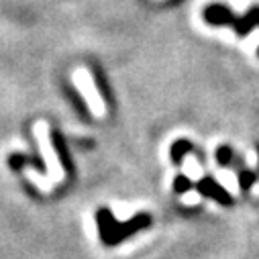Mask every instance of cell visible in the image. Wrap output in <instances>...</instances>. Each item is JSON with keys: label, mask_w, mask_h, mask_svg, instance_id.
<instances>
[{"label": "cell", "mask_w": 259, "mask_h": 259, "mask_svg": "<svg viewBox=\"0 0 259 259\" xmlns=\"http://www.w3.org/2000/svg\"><path fill=\"white\" fill-rule=\"evenodd\" d=\"M35 137H37V141H39V149H41V153H43V161H45V165H47V178L51 180V182H63L66 180V174H63V167H61V163H59V159H57V153H55V149H53V145H51V137H49V124L45 122V120H37L35 122Z\"/></svg>", "instance_id": "6da1fadb"}, {"label": "cell", "mask_w": 259, "mask_h": 259, "mask_svg": "<svg viewBox=\"0 0 259 259\" xmlns=\"http://www.w3.org/2000/svg\"><path fill=\"white\" fill-rule=\"evenodd\" d=\"M72 80H74L76 88L82 92V96H84V100H86L90 112H92L94 116H104V112H106V110H104V100L100 98V94H98V90H96V86H94V82H92L90 72L84 70V68H78V70H74Z\"/></svg>", "instance_id": "7a4b0ae2"}, {"label": "cell", "mask_w": 259, "mask_h": 259, "mask_svg": "<svg viewBox=\"0 0 259 259\" xmlns=\"http://www.w3.org/2000/svg\"><path fill=\"white\" fill-rule=\"evenodd\" d=\"M200 194H206V196H212L214 200L223 202V204H231V196H229V192H225L223 188H219L214 182L210 180H200V186H198Z\"/></svg>", "instance_id": "3957f363"}, {"label": "cell", "mask_w": 259, "mask_h": 259, "mask_svg": "<svg viewBox=\"0 0 259 259\" xmlns=\"http://www.w3.org/2000/svg\"><path fill=\"white\" fill-rule=\"evenodd\" d=\"M206 21H210L212 25H225V23H231L233 17L223 9V7H208L206 13H204Z\"/></svg>", "instance_id": "277c9868"}, {"label": "cell", "mask_w": 259, "mask_h": 259, "mask_svg": "<svg viewBox=\"0 0 259 259\" xmlns=\"http://www.w3.org/2000/svg\"><path fill=\"white\" fill-rule=\"evenodd\" d=\"M25 176H27V178H29L41 192H45V194L51 192V184H53V182H51L47 176H39L35 169H29V167H25Z\"/></svg>", "instance_id": "5b68a950"}, {"label": "cell", "mask_w": 259, "mask_h": 259, "mask_svg": "<svg viewBox=\"0 0 259 259\" xmlns=\"http://www.w3.org/2000/svg\"><path fill=\"white\" fill-rule=\"evenodd\" d=\"M184 171H186L188 180H192V182L202 180V169H200L198 161L194 159V157H188V159H186V163H184Z\"/></svg>", "instance_id": "8992f818"}, {"label": "cell", "mask_w": 259, "mask_h": 259, "mask_svg": "<svg viewBox=\"0 0 259 259\" xmlns=\"http://www.w3.org/2000/svg\"><path fill=\"white\" fill-rule=\"evenodd\" d=\"M190 149H192V145H190L188 141H176V145H174V149H171L174 161H178V159L182 157V153H184V151H190Z\"/></svg>", "instance_id": "52a82bcc"}, {"label": "cell", "mask_w": 259, "mask_h": 259, "mask_svg": "<svg viewBox=\"0 0 259 259\" xmlns=\"http://www.w3.org/2000/svg\"><path fill=\"white\" fill-rule=\"evenodd\" d=\"M221 180H223V184H227V190L229 192H237V182H235L233 174L225 171V174H221Z\"/></svg>", "instance_id": "ba28073f"}, {"label": "cell", "mask_w": 259, "mask_h": 259, "mask_svg": "<svg viewBox=\"0 0 259 259\" xmlns=\"http://www.w3.org/2000/svg\"><path fill=\"white\" fill-rule=\"evenodd\" d=\"M219 161H221V163H229V161H231V151H229L227 147H221V149H219Z\"/></svg>", "instance_id": "9c48e42d"}, {"label": "cell", "mask_w": 259, "mask_h": 259, "mask_svg": "<svg viewBox=\"0 0 259 259\" xmlns=\"http://www.w3.org/2000/svg\"><path fill=\"white\" fill-rule=\"evenodd\" d=\"M174 188H176L178 192H184V190H188V188H190V180H186V178H180V180H176Z\"/></svg>", "instance_id": "30bf717a"}, {"label": "cell", "mask_w": 259, "mask_h": 259, "mask_svg": "<svg viewBox=\"0 0 259 259\" xmlns=\"http://www.w3.org/2000/svg\"><path fill=\"white\" fill-rule=\"evenodd\" d=\"M184 202H186V204H194V202H198V192H192V190H190V192L186 194V196H184Z\"/></svg>", "instance_id": "8fae6325"}, {"label": "cell", "mask_w": 259, "mask_h": 259, "mask_svg": "<svg viewBox=\"0 0 259 259\" xmlns=\"http://www.w3.org/2000/svg\"><path fill=\"white\" fill-rule=\"evenodd\" d=\"M251 178H253L251 174H245V176H243V184H249V182H251Z\"/></svg>", "instance_id": "7c38bea8"}]
</instances>
